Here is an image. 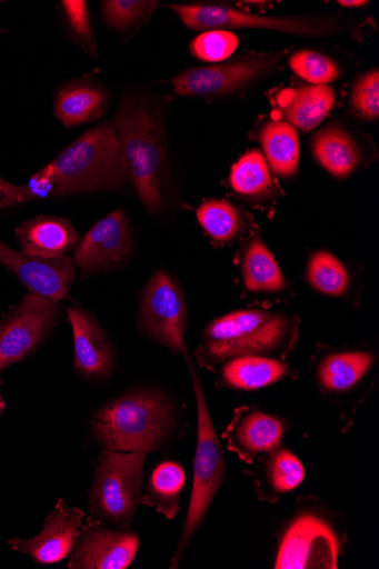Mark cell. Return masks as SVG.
Instances as JSON below:
<instances>
[{"instance_id": "1", "label": "cell", "mask_w": 379, "mask_h": 569, "mask_svg": "<svg viewBox=\"0 0 379 569\" xmlns=\"http://www.w3.org/2000/svg\"><path fill=\"white\" fill-rule=\"evenodd\" d=\"M183 433L180 412L164 392L143 389L103 406L92 420L93 438L107 450L164 451Z\"/></svg>"}, {"instance_id": "2", "label": "cell", "mask_w": 379, "mask_h": 569, "mask_svg": "<svg viewBox=\"0 0 379 569\" xmlns=\"http://www.w3.org/2000/svg\"><path fill=\"white\" fill-rule=\"evenodd\" d=\"M300 321L265 309H241L212 320L195 352L199 363L215 370L242 356L286 357L295 347Z\"/></svg>"}, {"instance_id": "3", "label": "cell", "mask_w": 379, "mask_h": 569, "mask_svg": "<svg viewBox=\"0 0 379 569\" xmlns=\"http://www.w3.org/2000/svg\"><path fill=\"white\" fill-rule=\"evenodd\" d=\"M276 538L275 569H338L349 543L343 517L316 495L296 499Z\"/></svg>"}, {"instance_id": "4", "label": "cell", "mask_w": 379, "mask_h": 569, "mask_svg": "<svg viewBox=\"0 0 379 569\" xmlns=\"http://www.w3.org/2000/svg\"><path fill=\"white\" fill-rule=\"evenodd\" d=\"M116 127L128 180L134 186L147 211L160 212L166 149L158 121L143 102L127 96Z\"/></svg>"}, {"instance_id": "5", "label": "cell", "mask_w": 379, "mask_h": 569, "mask_svg": "<svg viewBox=\"0 0 379 569\" xmlns=\"http://www.w3.org/2000/svg\"><path fill=\"white\" fill-rule=\"evenodd\" d=\"M197 406V442L193 481L186 523L171 568H177L183 553L206 521L211 505L226 479L228 463L222 441L216 432L201 380L188 351L184 353Z\"/></svg>"}, {"instance_id": "6", "label": "cell", "mask_w": 379, "mask_h": 569, "mask_svg": "<svg viewBox=\"0 0 379 569\" xmlns=\"http://www.w3.org/2000/svg\"><path fill=\"white\" fill-rule=\"evenodd\" d=\"M48 166L57 179L60 196L116 190L128 181L116 123L86 132Z\"/></svg>"}, {"instance_id": "7", "label": "cell", "mask_w": 379, "mask_h": 569, "mask_svg": "<svg viewBox=\"0 0 379 569\" xmlns=\"http://www.w3.org/2000/svg\"><path fill=\"white\" fill-rule=\"evenodd\" d=\"M146 459L143 452L101 451L89 491L94 519L119 530L132 528L142 502Z\"/></svg>"}, {"instance_id": "8", "label": "cell", "mask_w": 379, "mask_h": 569, "mask_svg": "<svg viewBox=\"0 0 379 569\" xmlns=\"http://www.w3.org/2000/svg\"><path fill=\"white\" fill-rule=\"evenodd\" d=\"M188 308L184 295L164 270L158 271L143 292L138 328L143 337L173 353H186Z\"/></svg>"}, {"instance_id": "9", "label": "cell", "mask_w": 379, "mask_h": 569, "mask_svg": "<svg viewBox=\"0 0 379 569\" xmlns=\"http://www.w3.org/2000/svg\"><path fill=\"white\" fill-rule=\"evenodd\" d=\"M59 313L58 301L26 295L0 323V372L27 358L56 327Z\"/></svg>"}, {"instance_id": "10", "label": "cell", "mask_w": 379, "mask_h": 569, "mask_svg": "<svg viewBox=\"0 0 379 569\" xmlns=\"http://www.w3.org/2000/svg\"><path fill=\"white\" fill-rule=\"evenodd\" d=\"M181 21L197 31L265 29L299 36H322L335 31L328 20L270 18L240 12L223 6L190 4L170 6Z\"/></svg>"}, {"instance_id": "11", "label": "cell", "mask_w": 379, "mask_h": 569, "mask_svg": "<svg viewBox=\"0 0 379 569\" xmlns=\"http://www.w3.org/2000/svg\"><path fill=\"white\" fill-rule=\"evenodd\" d=\"M140 538L130 530L106 527L97 519L82 525L69 568L127 569L134 561Z\"/></svg>"}, {"instance_id": "12", "label": "cell", "mask_w": 379, "mask_h": 569, "mask_svg": "<svg viewBox=\"0 0 379 569\" xmlns=\"http://www.w3.org/2000/svg\"><path fill=\"white\" fill-rule=\"evenodd\" d=\"M132 247L129 220L118 210L88 231L76 249L73 263L86 274L113 270L127 262Z\"/></svg>"}, {"instance_id": "13", "label": "cell", "mask_w": 379, "mask_h": 569, "mask_svg": "<svg viewBox=\"0 0 379 569\" xmlns=\"http://www.w3.org/2000/svg\"><path fill=\"white\" fill-rule=\"evenodd\" d=\"M278 60L276 56H252L225 64L192 68L173 79L172 84L179 96L226 94L272 70Z\"/></svg>"}, {"instance_id": "14", "label": "cell", "mask_w": 379, "mask_h": 569, "mask_svg": "<svg viewBox=\"0 0 379 569\" xmlns=\"http://www.w3.org/2000/svg\"><path fill=\"white\" fill-rule=\"evenodd\" d=\"M288 430V421L275 413L257 407H242L236 411L223 439L231 452L252 465L259 456L282 446Z\"/></svg>"}, {"instance_id": "15", "label": "cell", "mask_w": 379, "mask_h": 569, "mask_svg": "<svg viewBox=\"0 0 379 569\" xmlns=\"http://www.w3.org/2000/svg\"><path fill=\"white\" fill-rule=\"evenodd\" d=\"M83 517V510L59 500L39 535L28 540L13 539L10 545L13 550L28 555L37 563H58L73 552Z\"/></svg>"}, {"instance_id": "16", "label": "cell", "mask_w": 379, "mask_h": 569, "mask_svg": "<svg viewBox=\"0 0 379 569\" xmlns=\"http://www.w3.org/2000/svg\"><path fill=\"white\" fill-rule=\"evenodd\" d=\"M375 365L376 356L370 350H328L315 360V380L325 396L343 399L363 386Z\"/></svg>"}, {"instance_id": "17", "label": "cell", "mask_w": 379, "mask_h": 569, "mask_svg": "<svg viewBox=\"0 0 379 569\" xmlns=\"http://www.w3.org/2000/svg\"><path fill=\"white\" fill-rule=\"evenodd\" d=\"M0 263L12 271L30 292L53 301L64 299L73 284L76 269L66 257L59 261H41L19 252L0 241Z\"/></svg>"}, {"instance_id": "18", "label": "cell", "mask_w": 379, "mask_h": 569, "mask_svg": "<svg viewBox=\"0 0 379 569\" xmlns=\"http://www.w3.org/2000/svg\"><path fill=\"white\" fill-rule=\"evenodd\" d=\"M68 317L73 331L76 370L90 380L110 376L116 368V355L102 328L78 307L70 308Z\"/></svg>"}, {"instance_id": "19", "label": "cell", "mask_w": 379, "mask_h": 569, "mask_svg": "<svg viewBox=\"0 0 379 569\" xmlns=\"http://www.w3.org/2000/svg\"><path fill=\"white\" fill-rule=\"evenodd\" d=\"M252 465V471H247V475L261 502L277 505L283 496L298 489L306 478L302 461L283 445L259 456Z\"/></svg>"}, {"instance_id": "20", "label": "cell", "mask_w": 379, "mask_h": 569, "mask_svg": "<svg viewBox=\"0 0 379 569\" xmlns=\"http://www.w3.org/2000/svg\"><path fill=\"white\" fill-rule=\"evenodd\" d=\"M22 252L41 261H59L77 244L79 233L62 218L38 217L17 230Z\"/></svg>"}, {"instance_id": "21", "label": "cell", "mask_w": 379, "mask_h": 569, "mask_svg": "<svg viewBox=\"0 0 379 569\" xmlns=\"http://www.w3.org/2000/svg\"><path fill=\"white\" fill-rule=\"evenodd\" d=\"M216 388L241 391L259 390L293 376L288 363L278 357L242 356L222 365Z\"/></svg>"}, {"instance_id": "22", "label": "cell", "mask_w": 379, "mask_h": 569, "mask_svg": "<svg viewBox=\"0 0 379 569\" xmlns=\"http://www.w3.org/2000/svg\"><path fill=\"white\" fill-rule=\"evenodd\" d=\"M278 102L288 122L308 132L329 117L336 107L337 93L330 86L302 84L281 91Z\"/></svg>"}, {"instance_id": "23", "label": "cell", "mask_w": 379, "mask_h": 569, "mask_svg": "<svg viewBox=\"0 0 379 569\" xmlns=\"http://www.w3.org/2000/svg\"><path fill=\"white\" fill-rule=\"evenodd\" d=\"M312 152L325 170L340 179L350 177L361 161L356 141L338 127H330L317 133L312 141Z\"/></svg>"}, {"instance_id": "24", "label": "cell", "mask_w": 379, "mask_h": 569, "mask_svg": "<svg viewBox=\"0 0 379 569\" xmlns=\"http://www.w3.org/2000/svg\"><path fill=\"white\" fill-rule=\"evenodd\" d=\"M187 482V476L179 462L166 460L152 470L142 501L169 521L176 519L180 511L181 495Z\"/></svg>"}, {"instance_id": "25", "label": "cell", "mask_w": 379, "mask_h": 569, "mask_svg": "<svg viewBox=\"0 0 379 569\" xmlns=\"http://www.w3.org/2000/svg\"><path fill=\"white\" fill-rule=\"evenodd\" d=\"M265 159L270 169L283 178L299 169L300 142L297 129L286 121H269L260 132Z\"/></svg>"}, {"instance_id": "26", "label": "cell", "mask_w": 379, "mask_h": 569, "mask_svg": "<svg viewBox=\"0 0 379 569\" xmlns=\"http://www.w3.org/2000/svg\"><path fill=\"white\" fill-rule=\"evenodd\" d=\"M106 93L99 87L79 82L63 88L53 111L67 127H78L100 118L106 108Z\"/></svg>"}, {"instance_id": "27", "label": "cell", "mask_w": 379, "mask_h": 569, "mask_svg": "<svg viewBox=\"0 0 379 569\" xmlns=\"http://www.w3.org/2000/svg\"><path fill=\"white\" fill-rule=\"evenodd\" d=\"M241 272L243 284L251 292L272 293L286 288V279L275 254L259 238L247 246Z\"/></svg>"}, {"instance_id": "28", "label": "cell", "mask_w": 379, "mask_h": 569, "mask_svg": "<svg viewBox=\"0 0 379 569\" xmlns=\"http://www.w3.org/2000/svg\"><path fill=\"white\" fill-rule=\"evenodd\" d=\"M230 183L239 194L259 198L272 192L275 181L263 154L250 150L235 164Z\"/></svg>"}, {"instance_id": "29", "label": "cell", "mask_w": 379, "mask_h": 569, "mask_svg": "<svg viewBox=\"0 0 379 569\" xmlns=\"http://www.w3.org/2000/svg\"><path fill=\"white\" fill-rule=\"evenodd\" d=\"M306 279L319 293L330 297L343 296L350 283L346 267L329 251H317L309 260Z\"/></svg>"}, {"instance_id": "30", "label": "cell", "mask_w": 379, "mask_h": 569, "mask_svg": "<svg viewBox=\"0 0 379 569\" xmlns=\"http://www.w3.org/2000/svg\"><path fill=\"white\" fill-rule=\"evenodd\" d=\"M197 218L202 229L216 241L228 242L233 240L242 227V218L231 202L212 199L203 202Z\"/></svg>"}, {"instance_id": "31", "label": "cell", "mask_w": 379, "mask_h": 569, "mask_svg": "<svg viewBox=\"0 0 379 569\" xmlns=\"http://www.w3.org/2000/svg\"><path fill=\"white\" fill-rule=\"evenodd\" d=\"M289 63L297 76L312 86H328L340 77L339 67L317 51L300 50Z\"/></svg>"}, {"instance_id": "32", "label": "cell", "mask_w": 379, "mask_h": 569, "mask_svg": "<svg viewBox=\"0 0 379 569\" xmlns=\"http://www.w3.org/2000/svg\"><path fill=\"white\" fill-rule=\"evenodd\" d=\"M239 37L227 30H210L199 34L190 44L191 54L200 61L221 62L235 54Z\"/></svg>"}, {"instance_id": "33", "label": "cell", "mask_w": 379, "mask_h": 569, "mask_svg": "<svg viewBox=\"0 0 379 569\" xmlns=\"http://www.w3.org/2000/svg\"><path fill=\"white\" fill-rule=\"evenodd\" d=\"M158 4L143 0H107L101 3L102 17L111 28L126 30L148 20Z\"/></svg>"}, {"instance_id": "34", "label": "cell", "mask_w": 379, "mask_h": 569, "mask_svg": "<svg viewBox=\"0 0 379 569\" xmlns=\"http://www.w3.org/2000/svg\"><path fill=\"white\" fill-rule=\"evenodd\" d=\"M351 108L359 118L373 121L379 116V72L372 70L362 76L355 84Z\"/></svg>"}, {"instance_id": "35", "label": "cell", "mask_w": 379, "mask_h": 569, "mask_svg": "<svg viewBox=\"0 0 379 569\" xmlns=\"http://www.w3.org/2000/svg\"><path fill=\"white\" fill-rule=\"evenodd\" d=\"M63 14L73 37L80 44L96 57V41L91 27L88 3L82 0L62 2Z\"/></svg>"}, {"instance_id": "36", "label": "cell", "mask_w": 379, "mask_h": 569, "mask_svg": "<svg viewBox=\"0 0 379 569\" xmlns=\"http://www.w3.org/2000/svg\"><path fill=\"white\" fill-rule=\"evenodd\" d=\"M24 189L28 202L60 196L59 184L49 166L34 174Z\"/></svg>"}, {"instance_id": "37", "label": "cell", "mask_w": 379, "mask_h": 569, "mask_svg": "<svg viewBox=\"0 0 379 569\" xmlns=\"http://www.w3.org/2000/svg\"><path fill=\"white\" fill-rule=\"evenodd\" d=\"M28 202L24 187L16 186L0 178V211Z\"/></svg>"}, {"instance_id": "38", "label": "cell", "mask_w": 379, "mask_h": 569, "mask_svg": "<svg viewBox=\"0 0 379 569\" xmlns=\"http://www.w3.org/2000/svg\"><path fill=\"white\" fill-rule=\"evenodd\" d=\"M338 4L343 8H361L367 4V2H362V0H339Z\"/></svg>"}, {"instance_id": "39", "label": "cell", "mask_w": 379, "mask_h": 569, "mask_svg": "<svg viewBox=\"0 0 379 569\" xmlns=\"http://www.w3.org/2000/svg\"><path fill=\"white\" fill-rule=\"evenodd\" d=\"M4 406H6L4 400H3L2 396H0V411L3 410Z\"/></svg>"}]
</instances>
